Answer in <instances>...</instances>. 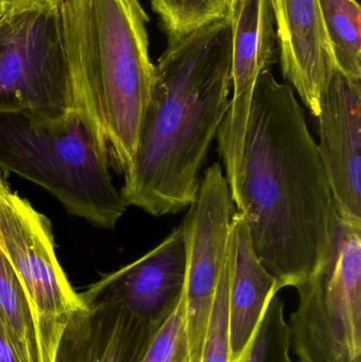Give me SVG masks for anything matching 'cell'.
<instances>
[{
    "label": "cell",
    "instance_id": "obj_10",
    "mask_svg": "<svg viewBox=\"0 0 361 362\" xmlns=\"http://www.w3.org/2000/svg\"><path fill=\"white\" fill-rule=\"evenodd\" d=\"M317 118L318 151L335 211L348 223L361 226V80L334 66L322 89Z\"/></svg>",
    "mask_w": 361,
    "mask_h": 362
},
{
    "label": "cell",
    "instance_id": "obj_8",
    "mask_svg": "<svg viewBox=\"0 0 361 362\" xmlns=\"http://www.w3.org/2000/svg\"><path fill=\"white\" fill-rule=\"evenodd\" d=\"M235 204L222 165L213 163L201 180L196 200L182 226L186 238L187 335L191 361L201 362L216 286L228 253Z\"/></svg>",
    "mask_w": 361,
    "mask_h": 362
},
{
    "label": "cell",
    "instance_id": "obj_23",
    "mask_svg": "<svg viewBox=\"0 0 361 362\" xmlns=\"http://www.w3.org/2000/svg\"><path fill=\"white\" fill-rule=\"evenodd\" d=\"M1 18H2L1 13H0V21H1Z\"/></svg>",
    "mask_w": 361,
    "mask_h": 362
},
{
    "label": "cell",
    "instance_id": "obj_1",
    "mask_svg": "<svg viewBox=\"0 0 361 362\" xmlns=\"http://www.w3.org/2000/svg\"><path fill=\"white\" fill-rule=\"evenodd\" d=\"M232 200L280 289L300 286L326 255L334 202L303 108L271 69L254 88Z\"/></svg>",
    "mask_w": 361,
    "mask_h": 362
},
{
    "label": "cell",
    "instance_id": "obj_24",
    "mask_svg": "<svg viewBox=\"0 0 361 362\" xmlns=\"http://www.w3.org/2000/svg\"><path fill=\"white\" fill-rule=\"evenodd\" d=\"M298 362H300V361H298Z\"/></svg>",
    "mask_w": 361,
    "mask_h": 362
},
{
    "label": "cell",
    "instance_id": "obj_22",
    "mask_svg": "<svg viewBox=\"0 0 361 362\" xmlns=\"http://www.w3.org/2000/svg\"><path fill=\"white\" fill-rule=\"evenodd\" d=\"M239 1V0H226V15H225V17H226L227 15L233 10V8L237 6V2Z\"/></svg>",
    "mask_w": 361,
    "mask_h": 362
},
{
    "label": "cell",
    "instance_id": "obj_16",
    "mask_svg": "<svg viewBox=\"0 0 361 362\" xmlns=\"http://www.w3.org/2000/svg\"><path fill=\"white\" fill-rule=\"evenodd\" d=\"M335 66L361 80V8L356 0H319Z\"/></svg>",
    "mask_w": 361,
    "mask_h": 362
},
{
    "label": "cell",
    "instance_id": "obj_20",
    "mask_svg": "<svg viewBox=\"0 0 361 362\" xmlns=\"http://www.w3.org/2000/svg\"><path fill=\"white\" fill-rule=\"evenodd\" d=\"M61 2L63 0H0V13L4 18L33 8L61 6Z\"/></svg>",
    "mask_w": 361,
    "mask_h": 362
},
{
    "label": "cell",
    "instance_id": "obj_5",
    "mask_svg": "<svg viewBox=\"0 0 361 362\" xmlns=\"http://www.w3.org/2000/svg\"><path fill=\"white\" fill-rule=\"evenodd\" d=\"M296 289L288 327L300 362H361V226L334 208L326 255Z\"/></svg>",
    "mask_w": 361,
    "mask_h": 362
},
{
    "label": "cell",
    "instance_id": "obj_7",
    "mask_svg": "<svg viewBox=\"0 0 361 362\" xmlns=\"http://www.w3.org/2000/svg\"><path fill=\"white\" fill-rule=\"evenodd\" d=\"M16 112L51 119L78 112L61 6L0 21V112Z\"/></svg>",
    "mask_w": 361,
    "mask_h": 362
},
{
    "label": "cell",
    "instance_id": "obj_9",
    "mask_svg": "<svg viewBox=\"0 0 361 362\" xmlns=\"http://www.w3.org/2000/svg\"><path fill=\"white\" fill-rule=\"evenodd\" d=\"M226 18L231 27V88L228 112L216 134L231 197L241 175L250 106L259 76L276 62L278 46L271 0H239Z\"/></svg>",
    "mask_w": 361,
    "mask_h": 362
},
{
    "label": "cell",
    "instance_id": "obj_13",
    "mask_svg": "<svg viewBox=\"0 0 361 362\" xmlns=\"http://www.w3.org/2000/svg\"><path fill=\"white\" fill-rule=\"evenodd\" d=\"M86 304L66 327L55 362H141L159 325L120 302Z\"/></svg>",
    "mask_w": 361,
    "mask_h": 362
},
{
    "label": "cell",
    "instance_id": "obj_3",
    "mask_svg": "<svg viewBox=\"0 0 361 362\" xmlns=\"http://www.w3.org/2000/svg\"><path fill=\"white\" fill-rule=\"evenodd\" d=\"M61 18L76 110L126 175L154 86L150 18L139 0H63Z\"/></svg>",
    "mask_w": 361,
    "mask_h": 362
},
{
    "label": "cell",
    "instance_id": "obj_12",
    "mask_svg": "<svg viewBox=\"0 0 361 362\" xmlns=\"http://www.w3.org/2000/svg\"><path fill=\"white\" fill-rule=\"evenodd\" d=\"M284 78L317 118L320 98L334 59L319 0H271Z\"/></svg>",
    "mask_w": 361,
    "mask_h": 362
},
{
    "label": "cell",
    "instance_id": "obj_15",
    "mask_svg": "<svg viewBox=\"0 0 361 362\" xmlns=\"http://www.w3.org/2000/svg\"><path fill=\"white\" fill-rule=\"evenodd\" d=\"M0 327L18 362H40L35 329L23 286L0 250Z\"/></svg>",
    "mask_w": 361,
    "mask_h": 362
},
{
    "label": "cell",
    "instance_id": "obj_18",
    "mask_svg": "<svg viewBox=\"0 0 361 362\" xmlns=\"http://www.w3.org/2000/svg\"><path fill=\"white\" fill-rule=\"evenodd\" d=\"M290 327L283 301L277 293L267 305L244 362H295L290 356Z\"/></svg>",
    "mask_w": 361,
    "mask_h": 362
},
{
    "label": "cell",
    "instance_id": "obj_2",
    "mask_svg": "<svg viewBox=\"0 0 361 362\" xmlns=\"http://www.w3.org/2000/svg\"><path fill=\"white\" fill-rule=\"evenodd\" d=\"M230 89L226 17L169 40L155 65L137 152L120 191L126 206L158 217L196 200L199 172L228 112Z\"/></svg>",
    "mask_w": 361,
    "mask_h": 362
},
{
    "label": "cell",
    "instance_id": "obj_11",
    "mask_svg": "<svg viewBox=\"0 0 361 362\" xmlns=\"http://www.w3.org/2000/svg\"><path fill=\"white\" fill-rule=\"evenodd\" d=\"M186 276V238L180 225L143 257L104 276L81 296L85 302H120L160 325L184 293Z\"/></svg>",
    "mask_w": 361,
    "mask_h": 362
},
{
    "label": "cell",
    "instance_id": "obj_4",
    "mask_svg": "<svg viewBox=\"0 0 361 362\" xmlns=\"http://www.w3.org/2000/svg\"><path fill=\"white\" fill-rule=\"evenodd\" d=\"M110 168L107 146L78 112L53 119L0 112V171L36 183L70 214L108 230L127 208Z\"/></svg>",
    "mask_w": 361,
    "mask_h": 362
},
{
    "label": "cell",
    "instance_id": "obj_19",
    "mask_svg": "<svg viewBox=\"0 0 361 362\" xmlns=\"http://www.w3.org/2000/svg\"><path fill=\"white\" fill-rule=\"evenodd\" d=\"M141 362H192L187 335L184 291L175 308L155 332Z\"/></svg>",
    "mask_w": 361,
    "mask_h": 362
},
{
    "label": "cell",
    "instance_id": "obj_21",
    "mask_svg": "<svg viewBox=\"0 0 361 362\" xmlns=\"http://www.w3.org/2000/svg\"><path fill=\"white\" fill-rule=\"evenodd\" d=\"M0 362H18L1 327H0Z\"/></svg>",
    "mask_w": 361,
    "mask_h": 362
},
{
    "label": "cell",
    "instance_id": "obj_6",
    "mask_svg": "<svg viewBox=\"0 0 361 362\" xmlns=\"http://www.w3.org/2000/svg\"><path fill=\"white\" fill-rule=\"evenodd\" d=\"M0 250L23 286L29 304L40 362H55L66 327L88 308L66 276L52 225L0 175Z\"/></svg>",
    "mask_w": 361,
    "mask_h": 362
},
{
    "label": "cell",
    "instance_id": "obj_14",
    "mask_svg": "<svg viewBox=\"0 0 361 362\" xmlns=\"http://www.w3.org/2000/svg\"><path fill=\"white\" fill-rule=\"evenodd\" d=\"M231 266L229 302V362H244L267 305L280 291L252 248L245 217L235 211L230 223Z\"/></svg>",
    "mask_w": 361,
    "mask_h": 362
},
{
    "label": "cell",
    "instance_id": "obj_17",
    "mask_svg": "<svg viewBox=\"0 0 361 362\" xmlns=\"http://www.w3.org/2000/svg\"><path fill=\"white\" fill-rule=\"evenodd\" d=\"M167 40L222 18L226 15V0H150Z\"/></svg>",
    "mask_w": 361,
    "mask_h": 362
}]
</instances>
